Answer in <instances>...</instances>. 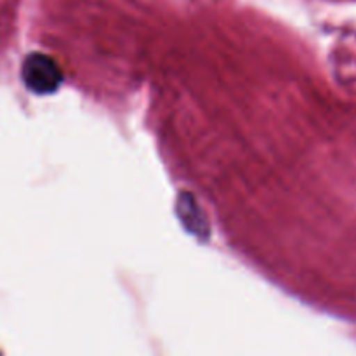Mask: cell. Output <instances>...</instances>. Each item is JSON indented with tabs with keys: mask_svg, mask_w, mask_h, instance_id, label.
<instances>
[{
	"mask_svg": "<svg viewBox=\"0 0 356 356\" xmlns=\"http://www.w3.org/2000/svg\"><path fill=\"white\" fill-rule=\"evenodd\" d=\"M179 204H183L184 207L188 209V214H186V212H181L179 211L181 218H183V216H191V218L184 219V222H186L188 228H190L193 233L204 232V228H205V226H204V219H202L200 214H198V207H197V205H195L193 197H188V195H184V198L181 197Z\"/></svg>",
	"mask_w": 356,
	"mask_h": 356,
	"instance_id": "2",
	"label": "cell"
},
{
	"mask_svg": "<svg viewBox=\"0 0 356 356\" xmlns=\"http://www.w3.org/2000/svg\"><path fill=\"white\" fill-rule=\"evenodd\" d=\"M24 86L35 94H51L61 86L63 73L52 58L45 54H30L23 63Z\"/></svg>",
	"mask_w": 356,
	"mask_h": 356,
	"instance_id": "1",
	"label": "cell"
}]
</instances>
